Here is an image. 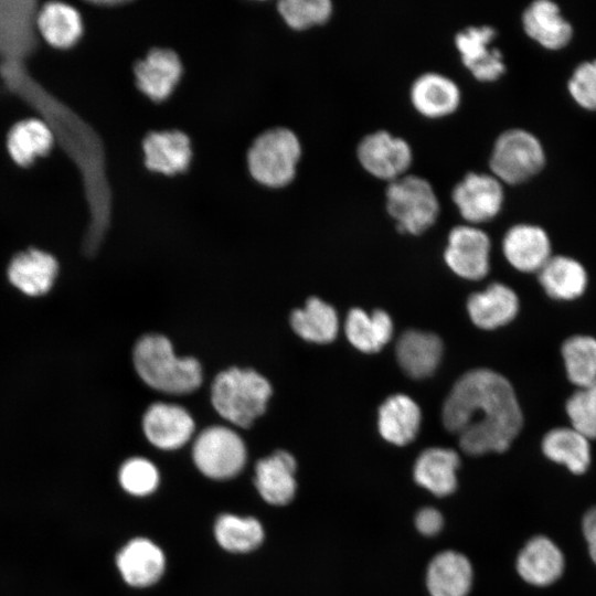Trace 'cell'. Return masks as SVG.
<instances>
[{"label":"cell","instance_id":"5b68a950","mask_svg":"<svg viewBox=\"0 0 596 596\" xmlns=\"http://www.w3.org/2000/svg\"><path fill=\"white\" fill-rule=\"evenodd\" d=\"M385 200L386 210L402 233L422 234L439 214V202L432 184L418 175L405 174L390 182Z\"/></svg>","mask_w":596,"mask_h":596},{"label":"cell","instance_id":"836d02e7","mask_svg":"<svg viewBox=\"0 0 596 596\" xmlns=\"http://www.w3.org/2000/svg\"><path fill=\"white\" fill-rule=\"evenodd\" d=\"M562 358L568 380L578 387L596 383V339L576 334L564 341Z\"/></svg>","mask_w":596,"mask_h":596},{"label":"cell","instance_id":"e575fe53","mask_svg":"<svg viewBox=\"0 0 596 596\" xmlns=\"http://www.w3.org/2000/svg\"><path fill=\"white\" fill-rule=\"evenodd\" d=\"M277 8L285 23L296 31L321 25L332 14V2L329 0H283Z\"/></svg>","mask_w":596,"mask_h":596},{"label":"cell","instance_id":"484cf974","mask_svg":"<svg viewBox=\"0 0 596 596\" xmlns=\"http://www.w3.org/2000/svg\"><path fill=\"white\" fill-rule=\"evenodd\" d=\"M421 418V409L409 396L395 394L379 408V432L386 441L404 446L416 437Z\"/></svg>","mask_w":596,"mask_h":596},{"label":"cell","instance_id":"d4e9b609","mask_svg":"<svg viewBox=\"0 0 596 596\" xmlns=\"http://www.w3.org/2000/svg\"><path fill=\"white\" fill-rule=\"evenodd\" d=\"M458 454L449 448L425 449L416 459L413 476L416 483L437 497L453 493L457 487Z\"/></svg>","mask_w":596,"mask_h":596},{"label":"cell","instance_id":"f35d334b","mask_svg":"<svg viewBox=\"0 0 596 596\" xmlns=\"http://www.w3.org/2000/svg\"><path fill=\"white\" fill-rule=\"evenodd\" d=\"M444 519L441 513L435 508H423L415 517V526L425 536H434L443 529Z\"/></svg>","mask_w":596,"mask_h":596},{"label":"cell","instance_id":"8992f818","mask_svg":"<svg viewBox=\"0 0 596 596\" xmlns=\"http://www.w3.org/2000/svg\"><path fill=\"white\" fill-rule=\"evenodd\" d=\"M545 164L540 140L524 129L503 131L494 141L489 167L502 183L520 184L538 174Z\"/></svg>","mask_w":596,"mask_h":596},{"label":"cell","instance_id":"74e56055","mask_svg":"<svg viewBox=\"0 0 596 596\" xmlns=\"http://www.w3.org/2000/svg\"><path fill=\"white\" fill-rule=\"evenodd\" d=\"M567 88L577 105L596 110V60L581 63L570 77Z\"/></svg>","mask_w":596,"mask_h":596},{"label":"cell","instance_id":"ffe728a7","mask_svg":"<svg viewBox=\"0 0 596 596\" xmlns=\"http://www.w3.org/2000/svg\"><path fill=\"white\" fill-rule=\"evenodd\" d=\"M564 565V556L558 546L543 535L530 539L517 558V571L523 581L540 587L556 582Z\"/></svg>","mask_w":596,"mask_h":596},{"label":"cell","instance_id":"8d00e7d4","mask_svg":"<svg viewBox=\"0 0 596 596\" xmlns=\"http://www.w3.org/2000/svg\"><path fill=\"white\" fill-rule=\"evenodd\" d=\"M119 482L132 496H148L158 487L159 472L148 459L135 457L120 467Z\"/></svg>","mask_w":596,"mask_h":596},{"label":"cell","instance_id":"cb8c5ba5","mask_svg":"<svg viewBox=\"0 0 596 596\" xmlns=\"http://www.w3.org/2000/svg\"><path fill=\"white\" fill-rule=\"evenodd\" d=\"M522 24L528 36L547 50L566 46L573 35L572 25L550 0L533 1L523 11Z\"/></svg>","mask_w":596,"mask_h":596},{"label":"cell","instance_id":"ba28073f","mask_svg":"<svg viewBox=\"0 0 596 596\" xmlns=\"http://www.w3.org/2000/svg\"><path fill=\"white\" fill-rule=\"evenodd\" d=\"M356 155L368 173L389 183L405 175L413 160L407 141L385 130L366 135L359 142Z\"/></svg>","mask_w":596,"mask_h":596},{"label":"cell","instance_id":"ac0fdd59","mask_svg":"<svg viewBox=\"0 0 596 596\" xmlns=\"http://www.w3.org/2000/svg\"><path fill=\"white\" fill-rule=\"evenodd\" d=\"M116 564L128 585L148 587L162 576L166 558L161 549L152 541L136 538L119 551Z\"/></svg>","mask_w":596,"mask_h":596},{"label":"cell","instance_id":"7c38bea8","mask_svg":"<svg viewBox=\"0 0 596 596\" xmlns=\"http://www.w3.org/2000/svg\"><path fill=\"white\" fill-rule=\"evenodd\" d=\"M182 73L179 55L167 47L150 50L134 68L138 89L152 102H163L170 97Z\"/></svg>","mask_w":596,"mask_h":596},{"label":"cell","instance_id":"d6a6232c","mask_svg":"<svg viewBox=\"0 0 596 596\" xmlns=\"http://www.w3.org/2000/svg\"><path fill=\"white\" fill-rule=\"evenodd\" d=\"M217 543L232 553H247L257 549L264 540V529L253 517L222 514L215 522Z\"/></svg>","mask_w":596,"mask_h":596},{"label":"cell","instance_id":"9a60e30c","mask_svg":"<svg viewBox=\"0 0 596 596\" xmlns=\"http://www.w3.org/2000/svg\"><path fill=\"white\" fill-rule=\"evenodd\" d=\"M146 168L164 175L187 171L192 161L189 136L180 130L149 132L142 141Z\"/></svg>","mask_w":596,"mask_h":596},{"label":"cell","instance_id":"ab89813d","mask_svg":"<svg viewBox=\"0 0 596 596\" xmlns=\"http://www.w3.org/2000/svg\"><path fill=\"white\" fill-rule=\"evenodd\" d=\"M583 533L588 544V552L596 564V507L588 510L582 523Z\"/></svg>","mask_w":596,"mask_h":596},{"label":"cell","instance_id":"603a6c76","mask_svg":"<svg viewBox=\"0 0 596 596\" xmlns=\"http://www.w3.org/2000/svg\"><path fill=\"white\" fill-rule=\"evenodd\" d=\"M443 355V342L432 332L407 330L396 342L398 364L409 376L424 379L437 369Z\"/></svg>","mask_w":596,"mask_h":596},{"label":"cell","instance_id":"9c48e42d","mask_svg":"<svg viewBox=\"0 0 596 596\" xmlns=\"http://www.w3.org/2000/svg\"><path fill=\"white\" fill-rule=\"evenodd\" d=\"M490 249V238L482 230L472 225H458L449 232L444 257L455 274L478 280L489 272Z\"/></svg>","mask_w":596,"mask_h":596},{"label":"cell","instance_id":"52a82bcc","mask_svg":"<svg viewBox=\"0 0 596 596\" xmlns=\"http://www.w3.org/2000/svg\"><path fill=\"white\" fill-rule=\"evenodd\" d=\"M192 456L196 468L204 476L226 480L237 476L244 468L246 447L231 428L211 426L196 437Z\"/></svg>","mask_w":596,"mask_h":596},{"label":"cell","instance_id":"7a4b0ae2","mask_svg":"<svg viewBox=\"0 0 596 596\" xmlns=\"http://www.w3.org/2000/svg\"><path fill=\"white\" fill-rule=\"evenodd\" d=\"M134 364L150 387L169 394H188L202 383V369L194 358H178L170 341L160 334H147L134 349Z\"/></svg>","mask_w":596,"mask_h":596},{"label":"cell","instance_id":"d6986e66","mask_svg":"<svg viewBox=\"0 0 596 596\" xmlns=\"http://www.w3.org/2000/svg\"><path fill=\"white\" fill-rule=\"evenodd\" d=\"M409 98L417 113L436 119L456 111L460 104V91L446 75L427 72L413 82Z\"/></svg>","mask_w":596,"mask_h":596},{"label":"cell","instance_id":"f1b7e54d","mask_svg":"<svg viewBox=\"0 0 596 596\" xmlns=\"http://www.w3.org/2000/svg\"><path fill=\"white\" fill-rule=\"evenodd\" d=\"M544 455L564 465L575 475L585 472L590 464L589 439L573 427H556L549 430L542 439Z\"/></svg>","mask_w":596,"mask_h":596},{"label":"cell","instance_id":"6da1fadb","mask_svg":"<svg viewBox=\"0 0 596 596\" xmlns=\"http://www.w3.org/2000/svg\"><path fill=\"white\" fill-rule=\"evenodd\" d=\"M443 424L458 435L468 455L505 451L523 425V414L511 383L488 369L465 373L448 394Z\"/></svg>","mask_w":596,"mask_h":596},{"label":"cell","instance_id":"277c9868","mask_svg":"<svg viewBox=\"0 0 596 596\" xmlns=\"http://www.w3.org/2000/svg\"><path fill=\"white\" fill-rule=\"evenodd\" d=\"M301 145L294 131L276 127L260 134L247 152V168L255 181L268 188L289 184L297 172Z\"/></svg>","mask_w":596,"mask_h":596},{"label":"cell","instance_id":"1f68e13d","mask_svg":"<svg viewBox=\"0 0 596 596\" xmlns=\"http://www.w3.org/2000/svg\"><path fill=\"white\" fill-rule=\"evenodd\" d=\"M294 331L302 339L315 343H329L338 334L339 320L333 307L311 297L301 309L290 316Z\"/></svg>","mask_w":596,"mask_h":596},{"label":"cell","instance_id":"7402d4cb","mask_svg":"<svg viewBox=\"0 0 596 596\" xmlns=\"http://www.w3.org/2000/svg\"><path fill=\"white\" fill-rule=\"evenodd\" d=\"M473 571L469 560L456 551H444L430 561L426 585L430 596H467Z\"/></svg>","mask_w":596,"mask_h":596},{"label":"cell","instance_id":"8fae6325","mask_svg":"<svg viewBox=\"0 0 596 596\" xmlns=\"http://www.w3.org/2000/svg\"><path fill=\"white\" fill-rule=\"evenodd\" d=\"M496 35L489 25L468 26L455 35L462 64L480 82L497 81L505 72L502 53L491 46Z\"/></svg>","mask_w":596,"mask_h":596},{"label":"cell","instance_id":"f546056e","mask_svg":"<svg viewBox=\"0 0 596 596\" xmlns=\"http://www.w3.org/2000/svg\"><path fill=\"white\" fill-rule=\"evenodd\" d=\"M41 35L56 49H68L83 34V21L78 11L63 2L46 3L38 15Z\"/></svg>","mask_w":596,"mask_h":596},{"label":"cell","instance_id":"d590c367","mask_svg":"<svg viewBox=\"0 0 596 596\" xmlns=\"http://www.w3.org/2000/svg\"><path fill=\"white\" fill-rule=\"evenodd\" d=\"M571 427L587 439H596V383L578 387L566 401Z\"/></svg>","mask_w":596,"mask_h":596},{"label":"cell","instance_id":"4dcf8cb0","mask_svg":"<svg viewBox=\"0 0 596 596\" xmlns=\"http://www.w3.org/2000/svg\"><path fill=\"white\" fill-rule=\"evenodd\" d=\"M54 136L42 120L30 118L17 123L8 134L7 149L19 166H28L53 147Z\"/></svg>","mask_w":596,"mask_h":596},{"label":"cell","instance_id":"5bb4252c","mask_svg":"<svg viewBox=\"0 0 596 596\" xmlns=\"http://www.w3.org/2000/svg\"><path fill=\"white\" fill-rule=\"evenodd\" d=\"M142 427L153 446L172 450L188 443L194 432V422L179 405L155 403L146 411Z\"/></svg>","mask_w":596,"mask_h":596},{"label":"cell","instance_id":"4316f807","mask_svg":"<svg viewBox=\"0 0 596 596\" xmlns=\"http://www.w3.org/2000/svg\"><path fill=\"white\" fill-rule=\"evenodd\" d=\"M544 291L553 299L573 300L578 298L587 287V273L576 259L555 255L538 272Z\"/></svg>","mask_w":596,"mask_h":596},{"label":"cell","instance_id":"30bf717a","mask_svg":"<svg viewBox=\"0 0 596 596\" xmlns=\"http://www.w3.org/2000/svg\"><path fill=\"white\" fill-rule=\"evenodd\" d=\"M451 199L468 223L487 222L501 210L502 182L492 174L469 172L455 185Z\"/></svg>","mask_w":596,"mask_h":596},{"label":"cell","instance_id":"4fadbf2b","mask_svg":"<svg viewBox=\"0 0 596 596\" xmlns=\"http://www.w3.org/2000/svg\"><path fill=\"white\" fill-rule=\"evenodd\" d=\"M58 274L56 258L42 249L29 248L15 254L8 264L9 283L28 297H40L53 287Z\"/></svg>","mask_w":596,"mask_h":596},{"label":"cell","instance_id":"83f0119b","mask_svg":"<svg viewBox=\"0 0 596 596\" xmlns=\"http://www.w3.org/2000/svg\"><path fill=\"white\" fill-rule=\"evenodd\" d=\"M344 331L354 348L365 353H374L392 338L393 322L384 310L366 313L360 308H353L347 316Z\"/></svg>","mask_w":596,"mask_h":596},{"label":"cell","instance_id":"44dd1931","mask_svg":"<svg viewBox=\"0 0 596 596\" xmlns=\"http://www.w3.org/2000/svg\"><path fill=\"white\" fill-rule=\"evenodd\" d=\"M467 310L471 321L481 329L492 330L513 320L519 311V298L507 285L493 283L470 295Z\"/></svg>","mask_w":596,"mask_h":596},{"label":"cell","instance_id":"e0dca14e","mask_svg":"<svg viewBox=\"0 0 596 596\" xmlns=\"http://www.w3.org/2000/svg\"><path fill=\"white\" fill-rule=\"evenodd\" d=\"M296 467L295 458L285 450H277L257 461L254 482L267 503L285 505L294 499L297 489Z\"/></svg>","mask_w":596,"mask_h":596},{"label":"cell","instance_id":"2e32d148","mask_svg":"<svg viewBox=\"0 0 596 596\" xmlns=\"http://www.w3.org/2000/svg\"><path fill=\"white\" fill-rule=\"evenodd\" d=\"M551 248L547 233L533 224H517L510 227L502 241L505 259L523 273H538L551 258Z\"/></svg>","mask_w":596,"mask_h":596},{"label":"cell","instance_id":"3957f363","mask_svg":"<svg viewBox=\"0 0 596 596\" xmlns=\"http://www.w3.org/2000/svg\"><path fill=\"white\" fill-rule=\"evenodd\" d=\"M270 394L269 382L251 369L225 370L217 374L211 387L215 411L230 423L244 428L263 415Z\"/></svg>","mask_w":596,"mask_h":596}]
</instances>
